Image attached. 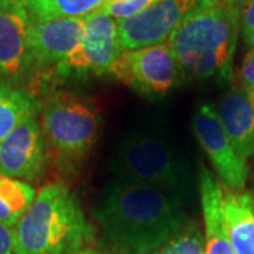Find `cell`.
<instances>
[{
	"instance_id": "5b68a950",
	"label": "cell",
	"mask_w": 254,
	"mask_h": 254,
	"mask_svg": "<svg viewBox=\"0 0 254 254\" xmlns=\"http://www.w3.org/2000/svg\"><path fill=\"white\" fill-rule=\"evenodd\" d=\"M41 126L64 163H78L99 137L102 113L92 100L71 92H57L43 108Z\"/></svg>"
},
{
	"instance_id": "484cf974",
	"label": "cell",
	"mask_w": 254,
	"mask_h": 254,
	"mask_svg": "<svg viewBox=\"0 0 254 254\" xmlns=\"http://www.w3.org/2000/svg\"><path fill=\"white\" fill-rule=\"evenodd\" d=\"M215 1H216V3H218V1H219V0H215Z\"/></svg>"
},
{
	"instance_id": "3957f363",
	"label": "cell",
	"mask_w": 254,
	"mask_h": 254,
	"mask_svg": "<svg viewBox=\"0 0 254 254\" xmlns=\"http://www.w3.org/2000/svg\"><path fill=\"white\" fill-rule=\"evenodd\" d=\"M11 230L16 254H72L86 249L93 237L79 202L63 184L38 190Z\"/></svg>"
},
{
	"instance_id": "cb8c5ba5",
	"label": "cell",
	"mask_w": 254,
	"mask_h": 254,
	"mask_svg": "<svg viewBox=\"0 0 254 254\" xmlns=\"http://www.w3.org/2000/svg\"><path fill=\"white\" fill-rule=\"evenodd\" d=\"M20 3H26V0H0V9H6V7H11Z\"/></svg>"
},
{
	"instance_id": "7a4b0ae2",
	"label": "cell",
	"mask_w": 254,
	"mask_h": 254,
	"mask_svg": "<svg viewBox=\"0 0 254 254\" xmlns=\"http://www.w3.org/2000/svg\"><path fill=\"white\" fill-rule=\"evenodd\" d=\"M242 0H219L175 28L168 44L182 72L196 79L232 81Z\"/></svg>"
},
{
	"instance_id": "2e32d148",
	"label": "cell",
	"mask_w": 254,
	"mask_h": 254,
	"mask_svg": "<svg viewBox=\"0 0 254 254\" xmlns=\"http://www.w3.org/2000/svg\"><path fill=\"white\" fill-rule=\"evenodd\" d=\"M40 103L33 93L0 83V143L28 116L37 115Z\"/></svg>"
},
{
	"instance_id": "603a6c76",
	"label": "cell",
	"mask_w": 254,
	"mask_h": 254,
	"mask_svg": "<svg viewBox=\"0 0 254 254\" xmlns=\"http://www.w3.org/2000/svg\"><path fill=\"white\" fill-rule=\"evenodd\" d=\"M0 254H16L13 230L0 223Z\"/></svg>"
},
{
	"instance_id": "4fadbf2b",
	"label": "cell",
	"mask_w": 254,
	"mask_h": 254,
	"mask_svg": "<svg viewBox=\"0 0 254 254\" xmlns=\"http://www.w3.org/2000/svg\"><path fill=\"white\" fill-rule=\"evenodd\" d=\"M218 116L243 160L254 155V108L242 86L232 88L219 103Z\"/></svg>"
},
{
	"instance_id": "ba28073f",
	"label": "cell",
	"mask_w": 254,
	"mask_h": 254,
	"mask_svg": "<svg viewBox=\"0 0 254 254\" xmlns=\"http://www.w3.org/2000/svg\"><path fill=\"white\" fill-rule=\"evenodd\" d=\"M213 4L215 0H158L134 17L118 21L120 47L134 51L167 43L182 21Z\"/></svg>"
},
{
	"instance_id": "d4e9b609",
	"label": "cell",
	"mask_w": 254,
	"mask_h": 254,
	"mask_svg": "<svg viewBox=\"0 0 254 254\" xmlns=\"http://www.w3.org/2000/svg\"><path fill=\"white\" fill-rule=\"evenodd\" d=\"M72 254H100L98 252H95V250H92L89 247H86V249H82L79 252H76V253H72Z\"/></svg>"
},
{
	"instance_id": "52a82bcc",
	"label": "cell",
	"mask_w": 254,
	"mask_h": 254,
	"mask_svg": "<svg viewBox=\"0 0 254 254\" xmlns=\"http://www.w3.org/2000/svg\"><path fill=\"white\" fill-rule=\"evenodd\" d=\"M118 21L103 11L86 17L85 33L78 48L55 68V75L66 79H85L109 75L113 63L122 54Z\"/></svg>"
},
{
	"instance_id": "6da1fadb",
	"label": "cell",
	"mask_w": 254,
	"mask_h": 254,
	"mask_svg": "<svg viewBox=\"0 0 254 254\" xmlns=\"http://www.w3.org/2000/svg\"><path fill=\"white\" fill-rule=\"evenodd\" d=\"M185 202L168 190L113 178L102 190L95 216L118 254H153L187 223Z\"/></svg>"
},
{
	"instance_id": "30bf717a",
	"label": "cell",
	"mask_w": 254,
	"mask_h": 254,
	"mask_svg": "<svg viewBox=\"0 0 254 254\" xmlns=\"http://www.w3.org/2000/svg\"><path fill=\"white\" fill-rule=\"evenodd\" d=\"M46 136L36 115L28 116L0 143V174L24 182L46 170Z\"/></svg>"
},
{
	"instance_id": "7c38bea8",
	"label": "cell",
	"mask_w": 254,
	"mask_h": 254,
	"mask_svg": "<svg viewBox=\"0 0 254 254\" xmlns=\"http://www.w3.org/2000/svg\"><path fill=\"white\" fill-rule=\"evenodd\" d=\"M26 3L0 9V83L17 86L31 72Z\"/></svg>"
},
{
	"instance_id": "8992f818",
	"label": "cell",
	"mask_w": 254,
	"mask_h": 254,
	"mask_svg": "<svg viewBox=\"0 0 254 254\" xmlns=\"http://www.w3.org/2000/svg\"><path fill=\"white\" fill-rule=\"evenodd\" d=\"M182 69L167 43L122 51L109 75L148 98L165 96L180 81Z\"/></svg>"
},
{
	"instance_id": "e0dca14e",
	"label": "cell",
	"mask_w": 254,
	"mask_h": 254,
	"mask_svg": "<svg viewBox=\"0 0 254 254\" xmlns=\"http://www.w3.org/2000/svg\"><path fill=\"white\" fill-rule=\"evenodd\" d=\"M36 190L28 182L0 174V223L13 229L36 199Z\"/></svg>"
},
{
	"instance_id": "7402d4cb",
	"label": "cell",
	"mask_w": 254,
	"mask_h": 254,
	"mask_svg": "<svg viewBox=\"0 0 254 254\" xmlns=\"http://www.w3.org/2000/svg\"><path fill=\"white\" fill-rule=\"evenodd\" d=\"M240 81L243 89L254 91V48H252L243 58L240 66Z\"/></svg>"
},
{
	"instance_id": "5bb4252c",
	"label": "cell",
	"mask_w": 254,
	"mask_h": 254,
	"mask_svg": "<svg viewBox=\"0 0 254 254\" xmlns=\"http://www.w3.org/2000/svg\"><path fill=\"white\" fill-rule=\"evenodd\" d=\"M199 193L205 223V254H235L223 215V190L205 167L199 171Z\"/></svg>"
},
{
	"instance_id": "ffe728a7",
	"label": "cell",
	"mask_w": 254,
	"mask_h": 254,
	"mask_svg": "<svg viewBox=\"0 0 254 254\" xmlns=\"http://www.w3.org/2000/svg\"><path fill=\"white\" fill-rule=\"evenodd\" d=\"M158 0H106L100 11L113 17L116 21H123L143 13Z\"/></svg>"
},
{
	"instance_id": "44dd1931",
	"label": "cell",
	"mask_w": 254,
	"mask_h": 254,
	"mask_svg": "<svg viewBox=\"0 0 254 254\" xmlns=\"http://www.w3.org/2000/svg\"><path fill=\"white\" fill-rule=\"evenodd\" d=\"M240 33L246 44L254 48V0H242Z\"/></svg>"
},
{
	"instance_id": "8fae6325",
	"label": "cell",
	"mask_w": 254,
	"mask_h": 254,
	"mask_svg": "<svg viewBox=\"0 0 254 254\" xmlns=\"http://www.w3.org/2000/svg\"><path fill=\"white\" fill-rule=\"evenodd\" d=\"M86 18L31 20L28 33L30 69H55L81 43Z\"/></svg>"
},
{
	"instance_id": "277c9868",
	"label": "cell",
	"mask_w": 254,
	"mask_h": 254,
	"mask_svg": "<svg viewBox=\"0 0 254 254\" xmlns=\"http://www.w3.org/2000/svg\"><path fill=\"white\" fill-rule=\"evenodd\" d=\"M110 170L113 178L153 185L181 200L192 198L193 175L188 160L168 137L155 130H134L116 145Z\"/></svg>"
},
{
	"instance_id": "9a60e30c",
	"label": "cell",
	"mask_w": 254,
	"mask_h": 254,
	"mask_svg": "<svg viewBox=\"0 0 254 254\" xmlns=\"http://www.w3.org/2000/svg\"><path fill=\"white\" fill-rule=\"evenodd\" d=\"M223 215L235 254H254V196L222 187Z\"/></svg>"
},
{
	"instance_id": "9c48e42d",
	"label": "cell",
	"mask_w": 254,
	"mask_h": 254,
	"mask_svg": "<svg viewBox=\"0 0 254 254\" xmlns=\"http://www.w3.org/2000/svg\"><path fill=\"white\" fill-rule=\"evenodd\" d=\"M192 127L225 187L233 190H245L249 175L247 164L229 140L215 108L200 105L193 115Z\"/></svg>"
},
{
	"instance_id": "ac0fdd59",
	"label": "cell",
	"mask_w": 254,
	"mask_h": 254,
	"mask_svg": "<svg viewBox=\"0 0 254 254\" xmlns=\"http://www.w3.org/2000/svg\"><path fill=\"white\" fill-rule=\"evenodd\" d=\"M106 0H26L31 20L86 18L98 13Z\"/></svg>"
},
{
	"instance_id": "d6986e66",
	"label": "cell",
	"mask_w": 254,
	"mask_h": 254,
	"mask_svg": "<svg viewBox=\"0 0 254 254\" xmlns=\"http://www.w3.org/2000/svg\"><path fill=\"white\" fill-rule=\"evenodd\" d=\"M153 254H205V237L195 220L187 223Z\"/></svg>"
}]
</instances>
